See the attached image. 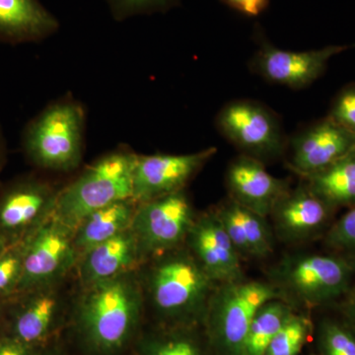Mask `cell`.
Instances as JSON below:
<instances>
[{"label": "cell", "mask_w": 355, "mask_h": 355, "mask_svg": "<svg viewBox=\"0 0 355 355\" xmlns=\"http://www.w3.org/2000/svg\"><path fill=\"white\" fill-rule=\"evenodd\" d=\"M146 324L137 270L77 286L60 338L71 355H130Z\"/></svg>", "instance_id": "1"}, {"label": "cell", "mask_w": 355, "mask_h": 355, "mask_svg": "<svg viewBox=\"0 0 355 355\" xmlns=\"http://www.w3.org/2000/svg\"><path fill=\"white\" fill-rule=\"evenodd\" d=\"M137 273L151 324L203 327L217 284L184 245L142 263Z\"/></svg>", "instance_id": "2"}, {"label": "cell", "mask_w": 355, "mask_h": 355, "mask_svg": "<svg viewBox=\"0 0 355 355\" xmlns=\"http://www.w3.org/2000/svg\"><path fill=\"white\" fill-rule=\"evenodd\" d=\"M84 135L83 107L67 96L51 103L26 125L21 148L39 171L70 173L83 161Z\"/></svg>", "instance_id": "3"}, {"label": "cell", "mask_w": 355, "mask_h": 355, "mask_svg": "<svg viewBox=\"0 0 355 355\" xmlns=\"http://www.w3.org/2000/svg\"><path fill=\"white\" fill-rule=\"evenodd\" d=\"M137 155L123 147L96 159L76 179L60 188L53 216L74 230L91 212L132 198Z\"/></svg>", "instance_id": "4"}, {"label": "cell", "mask_w": 355, "mask_h": 355, "mask_svg": "<svg viewBox=\"0 0 355 355\" xmlns=\"http://www.w3.org/2000/svg\"><path fill=\"white\" fill-rule=\"evenodd\" d=\"M77 286L73 273L55 284L16 292L0 304L4 334L36 347L60 338L69 323Z\"/></svg>", "instance_id": "5"}, {"label": "cell", "mask_w": 355, "mask_h": 355, "mask_svg": "<svg viewBox=\"0 0 355 355\" xmlns=\"http://www.w3.org/2000/svg\"><path fill=\"white\" fill-rule=\"evenodd\" d=\"M284 298L277 286L257 280L242 279L216 287L203 323L211 354L241 355L258 311L268 301Z\"/></svg>", "instance_id": "6"}, {"label": "cell", "mask_w": 355, "mask_h": 355, "mask_svg": "<svg viewBox=\"0 0 355 355\" xmlns=\"http://www.w3.org/2000/svg\"><path fill=\"white\" fill-rule=\"evenodd\" d=\"M354 261L338 254H301L287 257L275 268L273 279L284 294L310 307L333 302L349 291Z\"/></svg>", "instance_id": "7"}, {"label": "cell", "mask_w": 355, "mask_h": 355, "mask_svg": "<svg viewBox=\"0 0 355 355\" xmlns=\"http://www.w3.org/2000/svg\"><path fill=\"white\" fill-rule=\"evenodd\" d=\"M196 217L184 190L137 203L130 230L144 263L184 246Z\"/></svg>", "instance_id": "8"}, {"label": "cell", "mask_w": 355, "mask_h": 355, "mask_svg": "<svg viewBox=\"0 0 355 355\" xmlns=\"http://www.w3.org/2000/svg\"><path fill=\"white\" fill-rule=\"evenodd\" d=\"M222 137L244 155L263 163L279 157L287 141L277 114L253 100L238 99L222 107L216 118Z\"/></svg>", "instance_id": "9"}, {"label": "cell", "mask_w": 355, "mask_h": 355, "mask_svg": "<svg viewBox=\"0 0 355 355\" xmlns=\"http://www.w3.org/2000/svg\"><path fill=\"white\" fill-rule=\"evenodd\" d=\"M62 187L38 174L20 175L0 186V236L21 241L53 216Z\"/></svg>", "instance_id": "10"}, {"label": "cell", "mask_w": 355, "mask_h": 355, "mask_svg": "<svg viewBox=\"0 0 355 355\" xmlns=\"http://www.w3.org/2000/svg\"><path fill=\"white\" fill-rule=\"evenodd\" d=\"M73 233L51 216L29 236L17 292L55 284L73 275L77 263Z\"/></svg>", "instance_id": "11"}, {"label": "cell", "mask_w": 355, "mask_h": 355, "mask_svg": "<svg viewBox=\"0 0 355 355\" xmlns=\"http://www.w3.org/2000/svg\"><path fill=\"white\" fill-rule=\"evenodd\" d=\"M216 151V147H209L189 154L137 155L133 171L132 200L142 203L184 190Z\"/></svg>", "instance_id": "12"}, {"label": "cell", "mask_w": 355, "mask_h": 355, "mask_svg": "<svg viewBox=\"0 0 355 355\" xmlns=\"http://www.w3.org/2000/svg\"><path fill=\"white\" fill-rule=\"evenodd\" d=\"M347 49L349 46H328L294 51L263 43L254 53L251 69L268 83L299 90L318 80L326 71L331 58Z\"/></svg>", "instance_id": "13"}, {"label": "cell", "mask_w": 355, "mask_h": 355, "mask_svg": "<svg viewBox=\"0 0 355 355\" xmlns=\"http://www.w3.org/2000/svg\"><path fill=\"white\" fill-rule=\"evenodd\" d=\"M289 168L301 178L326 169L355 149V137L328 116L287 141Z\"/></svg>", "instance_id": "14"}, {"label": "cell", "mask_w": 355, "mask_h": 355, "mask_svg": "<svg viewBox=\"0 0 355 355\" xmlns=\"http://www.w3.org/2000/svg\"><path fill=\"white\" fill-rule=\"evenodd\" d=\"M184 247L217 284L243 279L242 259L216 209L197 214Z\"/></svg>", "instance_id": "15"}, {"label": "cell", "mask_w": 355, "mask_h": 355, "mask_svg": "<svg viewBox=\"0 0 355 355\" xmlns=\"http://www.w3.org/2000/svg\"><path fill=\"white\" fill-rule=\"evenodd\" d=\"M334 210L304 183L294 190L289 189L275 203L270 216L280 239L296 243L321 234Z\"/></svg>", "instance_id": "16"}, {"label": "cell", "mask_w": 355, "mask_h": 355, "mask_svg": "<svg viewBox=\"0 0 355 355\" xmlns=\"http://www.w3.org/2000/svg\"><path fill=\"white\" fill-rule=\"evenodd\" d=\"M226 184L231 200L263 217L289 190L286 180L273 177L265 164L251 156L240 155L228 166Z\"/></svg>", "instance_id": "17"}, {"label": "cell", "mask_w": 355, "mask_h": 355, "mask_svg": "<svg viewBox=\"0 0 355 355\" xmlns=\"http://www.w3.org/2000/svg\"><path fill=\"white\" fill-rule=\"evenodd\" d=\"M142 263L137 240L128 228L84 253L74 275L78 286H87L135 272Z\"/></svg>", "instance_id": "18"}, {"label": "cell", "mask_w": 355, "mask_h": 355, "mask_svg": "<svg viewBox=\"0 0 355 355\" xmlns=\"http://www.w3.org/2000/svg\"><path fill=\"white\" fill-rule=\"evenodd\" d=\"M60 23L40 0H0V42L38 43L53 36Z\"/></svg>", "instance_id": "19"}, {"label": "cell", "mask_w": 355, "mask_h": 355, "mask_svg": "<svg viewBox=\"0 0 355 355\" xmlns=\"http://www.w3.org/2000/svg\"><path fill=\"white\" fill-rule=\"evenodd\" d=\"M242 260L263 259L273 251V234L266 217L229 198L216 209Z\"/></svg>", "instance_id": "20"}, {"label": "cell", "mask_w": 355, "mask_h": 355, "mask_svg": "<svg viewBox=\"0 0 355 355\" xmlns=\"http://www.w3.org/2000/svg\"><path fill=\"white\" fill-rule=\"evenodd\" d=\"M130 355H212L203 327L146 324Z\"/></svg>", "instance_id": "21"}, {"label": "cell", "mask_w": 355, "mask_h": 355, "mask_svg": "<svg viewBox=\"0 0 355 355\" xmlns=\"http://www.w3.org/2000/svg\"><path fill=\"white\" fill-rule=\"evenodd\" d=\"M137 207V203L128 198L95 210L83 218L73 233L77 261L93 247L130 228Z\"/></svg>", "instance_id": "22"}, {"label": "cell", "mask_w": 355, "mask_h": 355, "mask_svg": "<svg viewBox=\"0 0 355 355\" xmlns=\"http://www.w3.org/2000/svg\"><path fill=\"white\" fill-rule=\"evenodd\" d=\"M306 186L334 209L355 205V149L326 169L302 178Z\"/></svg>", "instance_id": "23"}, {"label": "cell", "mask_w": 355, "mask_h": 355, "mask_svg": "<svg viewBox=\"0 0 355 355\" xmlns=\"http://www.w3.org/2000/svg\"><path fill=\"white\" fill-rule=\"evenodd\" d=\"M284 299L268 301L257 313L243 343L241 355H265L268 345L293 313Z\"/></svg>", "instance_id": "24"}, {"label": "cell", "mask_w": 355, "mask_h": 355, "mask_svg": "<svg viewBox=\"0 0 355 355\" xmlns=\"http://www.w3.org/2000/svg\"><path fill=\"white\" fill-rule=\"evenodd\" d=\"M312 333V323L305 315L292 313L268 345L265 355H298Z\"/></svg>", "instance_id": "25"}, {"label": "cell", "mask_w": 355, "mask_h": 355, "mask_svg": "<svg viewBox=\"0 0 355 355\" xmlns=\"http://www.w3.org/2000/svg\"><path fill=\"white\" fill-rule=\"evenodd\" d=\"M28 239L29 236L21 241L10 243L0 253V304L19 288Z\"/></svg>", "instance_id": "26"}, {"label": "cell", "mask_w": 355, "mask_h": 355, "mask_svg": "<svg viewBox=\"0 0 355 355\" xmlns=\"http://www.w3.org/2000/svg\"><path fill=\"white\" fill-rule=\"evenodd\" d=\"M321 355H355V331L335 320L321 322L318 331Z\"/></svg>", "instance_id": "27"}, {"label": "cell", "mask_w": 355, "mask_h": 355, "mask_svg": "<svg viewBox=\"0 0 355 355\" xmlns=\"http://www.w3.org/2000/svg\"><path fill=\"white\" fill-rule=\"evenodd\" d=\"M326 242L333 249L355 257V205L333 224Z\"/></svg>", "instance_id": "28"}, {"label": "cell", "mask_w": 355, "mask_h": 355, "mask_svg": "<svg viewBox=\"0 0 355 355\" xmlns=\"http://www.w3.org/2000/svg\"><path fill=\"white\" fill-rule=\"evenodd\" d=\"M116 20L132 16L164 12L176 6L179 0H107Z\"/></svg>", "instance_id": "29"}, {"label": "cell", "mask_w": 355, "mask_h": 355, "mask_svg": "<svg viewBox=\"0 0 355 355\" xmlns=\"http://www.w3.org/2000/svg\"><path fill=\"white\" fill-rule=\"evenodd\" d=\"M328 116L355 137V83L345 86L338 93Z\"/></svg>", "instance_id": "30"}, {"label": "cell", "mask_w": 355, "mask_h": 355, "mask_svg": "<svg viewBox=\"0 0 355 355\" xmlns=\"http://www.w3.org/2000/svg\"><path fill=\"white\" fill-rule=\"evenodd\" d=\"M41 347L22 342L8 334L0 335V355H35Z\"/></svg>", "instance_id": "31"}, {"label": "cell", "mask_w": 355, "mask_h": 355, "mask_svg": "<svg viewBox=\"0 0 355 355\" xmlns=\"http://www.w3.org/2000/svg\"><path fill=\"white\" fill-rule=\"evenodd\" d=\"M223 1L235 10L250 17L261 15L270 4V0H223Z\"/></svg>", "instance_id": "32"}, {"label": "cell", "mask_w": 355, "mask_h": 355, "mask_svg": "<svg viewBox=\"0 0 355 355\" xmlns=\"http://www.w3.org/2000/svg\"><path fill=\"white\" fill-rule=\"evenodd\" d=\"M35 355H71L62 338H57L53 342L42 347Z\"/></svg>", "instance_id": "33"}, {"label": "cell", "mask_w": 355, "mask_h": 355, "mask_svg": "<svg viewBox=\"0 0 355 355\" xmlns=\"http://www.w3.org/2000/svg\"><path fill=\"white\" fill-rule=\"evenodd\" d=\"M343 313L347 317L350 328L355 331V295L350 297L343 305Z\"/></svg>", "instance_id": "34"}, {"label": "cell", "mask_w": 355, "mask_h": 355, "mask_svg": "<svg viewBox=\"0 0 355 355\" xmlns=\"http://www.w3.org/2000/svg\"><path fill=\"white\" fill-rule=\"evenodd\" d=\"M7 155H8V149H7V142L4 137L3 130L0 125V174L2 170L6 167L7 162Z\"/></svg>", "instance_id": "35"}, {"label": "cell", "mask_w": 355, "mask_h": 355, "mask_svg": "<svg viewBox=\"0 0 355 355\" xmlns=\"http://www.w3.org/2000/svg\"><path fill=\"white\" fill-rule=\"evenodd\" d=\"M8 244H10V243L7 242L4 238H2L1 236H0V253L6 249Z\"/></svg>", "instance_id": "36"}, {"label": "cell", "mask_w": 355, "mask_h": 355, "mask_svg": "<svg viewBox=\"0 0 355 355\" xmlns=\"http://www.w3.org/2000/svg\"><path fill=\"white\" fill-rule=\"evenodd\" d=\"M4 321L3 316H2L1 308H0V335L4 334Z\"/></svg>", "instance_id": "37"}]
</instances>
